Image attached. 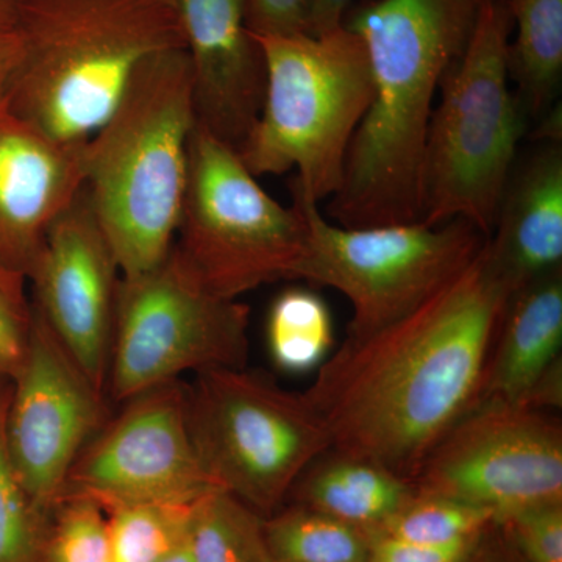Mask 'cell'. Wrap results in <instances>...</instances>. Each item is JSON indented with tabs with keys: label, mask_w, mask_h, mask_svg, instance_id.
Segmentation results:
<instances>
[{
	"label": "cell",
	"mask_w": 562,
	"mask_h": 562,
	"mask_svg": "<svg viewBox=\"0 0 562 562\" xmlns=\"http://www.w3.org/2000/svg\"><path fill=\"white\" fill-rule=\"evenodd\" d=\"M506 2H512V0H506Z\"/></svg>",
	"instance_id": "obj_37"
},
{
	"label": "cell",
	"mask_w": 562,
	"mask_h": 562,
	"mask_svg": "<svg viewBox=\"0 0 562 562\" xmlns=\"http://www.w3.org/2000/svg\"><path fill=\"white\" fill-rule=\"evenodd\" d=\"M495 514L562 502V422L557 412L482 403L425 458L413 480Z\"/></svg>",
	"instance_id": "obj_11"
},
{
	"label": "cell",
	"mask_w": 562,
	"mask_h": 562,
	"mask_svg": "<svg viewBox=\"0 0 562 562\" xmlns=\"http://www.w3.org/2000/svg\"><path fill=\"white\" fill-rule=\"evenodd\" d=\"M462 562H527L508 538L498 520L480 535L471 553Z\"/></svg>",
	"instance_id": "obj_33"
},
{
	"label": "cell",
	"mask_w": 562,
	"mask_h": 562,
	"mask_svg": "<svg viewBox=\"0 0 562 562\" xmlns=\"http://www.w3.org/2000/svg\"><path fill=\"white\" fill-rule=\"evenodd\" d=\"M198 125L187 49L154 55L81 149L83 187L124 279L171 251Z\"/></svg>",
	"instance_id": "obj_3"
},
{
	"label": "cell",
	"mask_w": 562,
	"mask_h": 562,
	"mask_svg": "<svg viewBox=\"0 0 562 562\" xmlns=\"http://www.w3.org/2000/svg\"><path fill=\"white\" fill-rule=\"evenodd\" d=\"M161 562H192L191 552H190V539L184 543L181 549L177 550L176 553H172L171 557L166 558Z\"/></svg>",
	"instance_id": "obj_35"
},
{
	"label": "cell",
	"mask_w": 562,
	"mask_h": 562,
	"mask_svg": "<svg viewBox=\"0 0 562 562\" xmlns=\"http://www.w3.org/2000/svg\"><path fill=\"white\" fill-rule=\"evenodd\" d=\"M494 520L495 514L482 506L416 491L401 512L372 531L402 541L443 546L476 538Z\"/></svg>",
	"instance_id": "obj_25"
},
{
	"label": "cell",
	"mask_w": 562,
	"mask_h": 562,
	"mask_svg": "<svg viewBox=\"0 0 562 562\" xmlns=\"http://www.w3.org/2000/svg\"><path fill=\"white\" fill-rule=\"evenodd\" d=\"M308 239L291 280L330 286L349 299V338L369 335L419 308L468 268L486 236L464 220L441 225L347 228L292 188Z\"/></svg>",
	"instance_id": "obj_9"
},
{
	"label": "cell",
	"mask_w": 562,
	"mask_h": 562,
	"mask_svg": "<svg viewBox=\"0 0 562 562\" xmlns=\"http://www.w3.org/2000/svg\"><path fill=\"white\" fill-rule=\"evenodd\" d=\"M11 380L9 376L0 375V409L9 402Z\"/></svg>",
	"instance_id": "obj_36"
},
{
	"label": "cell",
	"mask_w": 562,
	"mask_h": 562,
	"mask_svg": "<svg viewBox=\"0 0 562 562\" xmlns=\"http://www.w3.org/2000/svg\"><path fill=\"white\" fill-rule=\"evenodd\" d=\"M262 528L276 562H369L371 532L299 503L266 517Z\"/></svg>",
	"instance_id": "obj_22"
},
{
	"label": "cell",
	"mask_w": 562,
	"mask_h": 562,
	"mask_svg": "<svg viewBox=\"0 0 562 562\" xmlns=\"http://www.w3.org/2000/svg\"><path fill=\"white\" fill-rule=\"evenodd\" d=\"M295 503L366 531L392 519L416 487L376 462L328 450L292 487Z\"/></svg>",
	"instance_id": "obj_19"
},
{
	"label": "cell",
	"mask_w": 562,
	"mask_h": 562,
	"mask_svg": "<svg viewBox=\"0 0 562 562\" xmlns=\"http://www.w3.org/2000/svg\"><path fill=\"white\" fill-rule=\"evenodd\" d=\"M484 243L471 265L419 308L347 336L303 392L331 450L414 476L479 402L495 333L513 294Z\"/></svg>",
	"instance_id": "obj_1"
},
{
	"label": "cell",
	"mask_w": 562,
	"mask_h": 562,
	"mask_svg": "<svg viewBox=\"0 0 562 562\" xmlns=\"http://www.w3.org/2000/svg\"><path fill=\"white\" fill-rule=\"evenodd\" d=\"M102 408L101 392L33 310L27 351L11 376L3 432L22 490L41 512L52 514L61 501Z\"/></svg>",
	"instance_id": "obj_13"
},
{
	"label": "cell",
	"mask_w": 562,
	"mask_h": 562,
	"mask_svg": "<svg viewBox=\"0 0 562 562\" xmlns=\"http://www.w3.org/2000/svg\"><path fill=\"white\" fill-rule=\"evenodd\" d=\"M262 520L265 517L228 492H210L192 509V562H276Z\"/></svg>",
	"instance_id": "obj_23"
},
{
	"label": "cell",
	"mask_w": 562,
	"mask_h": 562,
	"mask_svg": "<svg viewBox=\"0 0 562 562\" xmlns=\"http://www.w3.org/2000/svg\"><path fill=\"white\" fill-rule=\"evenodd\" d=\"M216 490L192 443L184 384L172 382L125 402L81 450L63 497L85 495L106 512L132 503L191 505Z\"/></svg>",
	"instance_id": "obj_12"
},
{
	"label": "cell",
	"mask_w": 562,
	"mask_h": 562,
	"mask_svg": "<svg viewBox=\"0 0 562 562\" xmlns=\"http://www.w3.org/2000/svg\"><path fill=\"white\" fill-rule=\"evenodd\" d=\"M16 2L22 54L5 102L61 143H87L144 61L187 49L176 0Z\"/></svg>",
	"instance_id": "obj_4"
},
{
	"label": "cell",
	"mask_w": 562,
	"mask_h": 562,
	"mask_svg": "<svg viewBox=\"0 0 562 562\" xmlns=\"http://www.w3.org/2000/svg\"><path fill=\"white\" fill-rule=\"evenodd\" d=\"M83 144L50 138L0 101V271L27 281L52 222L83 188Z\"/></svg>",
	"instance_id": "obj_15"
},
{
	"label": "cell",
	"mask_w": 562,
	"mask_h": 562,
	"mask_svg": "<svg viewBox=\"0 0 562 562\" xmlns=\"http://www.w3.org/2000/svg\"><path fill=\"white\" fill-rule=\"evenodd\" d=\"M357 0H312L310 7V35H325L342 27L344 20Z\"/></svg>",
	"instance_id": "obj_34"
},
{
	"label": "cell",
	"mask_w": 562,
	"mask_h": 562,
	"mask_svg": "<svg viewBox=\"0 0 562 562\" xmlns=\"http://www.w3.org/2000/svg\"><path fill=\"white\" fill-rule=\"evenodd\" d=\"M25 280L0 271V375L20 368L31 339L33 310L24 292Z\"/></svg>",
	"instance_id": "obj_29"
},
{
	"label": "cell",
	"mask_w": 562,
	"mask_h": 562,
	"mask_svg": "<svg viewBox=\"0 0 562 562\" xmlns=\"http://www.w3.org/2000/svg\"><path fill=\"white\" fill-rule=\"evenodd\" d=\"M195 503H132L106 509L111 562H161L171 557L190 539Z\"/></svg>",
	"instance_id": "obj_24"
},
{
	"label": "cell",
	"mask_w": 562,
	"mask_h": 562,
	"mask_svg": "<svg viewBox=\"0 0 562 562\" xmlns=\"http://www.w3.org/2000/svg\"><path fill=\"white\" fill-rule=\"evenodd\" d=\"M184 391L188 427L206 475L265 519L331 450L330 432L305 394L271 376L211 369L195 373Z\"/></svg>",
	"instance_id": "obj_7"
},
{
	"label": "cell",
	"mask_w": 562,
	"mask_h": 562,
	"mask_svg": "<svg viewBox=\"0 0 562 562\" xmlns=\"http://www.w3.org/2000/svg\"><path fill=\"white\" fill-rule=\"evenodd\" d=\"M46 562H111L105 509L85 495H65L55 506Z\"/></svg>",
	"instance_id": "obj_27"
},
{
	"label": "cell",
	"mask_w": 562,
	"mask_h": 562,
	"mask_svg": "<svg viewBox=\"0 0 562 562\" xmlns=\"http://www.w3.org/2000/svg\"><path fill=\"white\" fill-rule=\"evenodd\" d=\"M527 562H562V502L538 503L498 517Z\"/></svg>",
	"instance_id": "obj_28"
},
{
	"label": "cell",
	"mask_w": 562,
	"mask_h": 562,
	"mask_svg": "<svg viewBox=\"0 0 562 562\" xmlns=\"http://www.w3.org/2000/svg\"><path fill=\"white\" fill-rule=\"evenodd\" d=\"M122 273L85 187L46 233L32 306L98 392L109 383Z\"/></svg>",
	"instance_id": "obj_14"
},
{
	"label": "cell",
	"mask_w": 562,
	"mask_h": 562,
	"mask_svg": "<svg viewBox=\"0 0 562 562\" xmlns=\"http://www.w3.org/2000/svg\"><path fill=\"white\" fill-rule=\"evenodd\" d=\"M5 409H0V562H46L52 514L33 505L13 471L3 432Z\"/></svg>",
	"instance_id": "obj_26"
},
{
	"label": "cell",
	"mask_w": 562,
	"mask_h": 562,
	"mask_svg": "<svg viewBox=\"0 0 562 562\" xmlns=\"http://www.w3.org/2000/svg\"><path fill=\"white\" fill-rule=\"evenodd\" d=\"M22 54L20 13L16 0H0V101L5 99L10 81Z\"/></svg>",
	"instance_id": "obj_32"
},
{
	"label": "cell",
	"mask_w": 562,
	"mask_h": 562,
	"mask_svg": "<svg viewBox=\"0 0 562 562\" xmlns=\"http://www.w3.org/2000/svg\"><path fill=\"white\" fill-rule=\"evenodd\" d=\"M509 79L528 116L552 106L562 77V0H512Z\"/></svg>",
	"instance_id": "obj_20"
},
{
	"label": "cell",
	"mask_w": 562,
	"mask_h": 562,
	"mask_svg": "<svg viewBox=\"0 0 562 562\" xmlns=\"http://www.w3.org/2000/svg\"><path fill=\"white\" fill-rule=\"evenodd\" d=\"M371 532L369 562H462L471 553L480 535L469 541L428 546Z\"/></svg>",
	"instance_id": "obj_31"
},
{
	"label": "cell",
	"mask_w": 562,
	"mask_h": 562,
	"mask_svg": "<svg viewBox=\"0 0 562 562\" xmlns=\"http://www.w3.org/2000/svg\"><path fill=\"white\" fill-rule=\"evenodd\" d=\"M265 60V98L238 154L255 177L297 171L292 188L331 199L372 101L368 52L357 33L254 36Z\"/></svg>",
	"instance_id": "obj_5"
},
{
	"label": "cell",
	"mask_w": 562,
	"mask_h": 562,
	"mask_svg": "<svg viewBox=\"0 0 562 562\" xmlns=\"http://www.w3.org/2000/svg\"><path fill=\"white\" fill-rule=\"evenodd\" d=\"M327 302L310 288L292 286L276 295L266 319V339L281 372L319 369L330 357L335 331Z\"/></svg>",
	"instance_id": "obj_21"
},
{
	"label": "cell",
	"mask_w": 562,
	"mask_h": 562,
	"mask_svg": "<svg viewBox=\"0 0 562 562\" xmlns=\"http://www.w3.org/2000/svg\"><path fill=\"white\" fill-rule=\"evenodd\" d=\"M487 246L513 291L562 271L561 143L517 157Z\"/></svg>",
	"instance_id": "obj_17"
},
{
	"label": "cell",
	"mask_w": 562,
	"mask_h": 562,
	"mask_svg": "<svg viewBox=\"0 0 562 562\" xmlns=\"http://www.w3.org/2000/svg\"><path fill=\"white\" fill-rule=\"evenodd\" d=\"M306 239L302 211L262 190L238 150L198 122L173 241L195 279L211 294L239 301L262 284L291 280Z\"/></svg>",
	"instance_id": "obj_8"
},
{
	"label": "cell",
	"mask_w": 562,
	"mask_h": 562,
	"mask_svg": "<svg viewBox=\"0 0 562 562\" xmlns=\"http://www.w3.org/2000/svg\"><path fill=\"white\" fill-rule=\"evenodd\" d=\"M513 27L509 2L482 0L468 47L443 76L425 147L424 224L464 220L486 238L494 231L528 127L509 85Z\"/></svg>",
	"instance_id": "obj_6"
},
{
	"label": "cell",
	"mask_w": 562,
	"mask_h": 562,
	"mask_svg": "<svg viewBox=\"0 0 562 562\" xmlns=\"http://www.w3.org/2000/svg\"><path fill=\"white\" fill-rule=\"evenodd\" d=\"M562 271L514 291L503 313L479 402L528 406L536 387L562 362ZM475 406V408H476Z\"/></svg>",
	"instance_id": "obj_18"
},
{
	"label": "cell",
	"mask_w": 562,
	"mask_h": 562,
	"mask_svg": "<svg viewBox=\"0 0 562 562\" xmlns=\"http://www.w3.org/2000/svg\"><path fill=\"white\" fill-rule=\"evenodd\" d=\"M194 79L198 122L236 150L265 98V60L243 0H176Z\"/></svg>",
	"instance_id": "obj_16"
},
{
	"label": "cell",
	"mask_w": 562,
	"mask_h": 562,
	"mask_svg": "<svg viewBox=\"0 0 562 562\" xmlns=\"http://www.w3.org/2000/svg\"><path fill=\"white\" fill-rule=\"evenodd\" d=\"M310 7L312 0H243L254 36L310 35Z\"/></svg>",
	"instance_id": "obj_30"
},
{
	"label": "cell",
	"mask_w": 562,
	"mask_h": 562,
	"mask_svg": "<svg viewBox=\"0 0 562 562\" xmlns=\"http://www.w3.org/2000/svg\"><path fill=\"white\" fill-rule=\"evenodd\" d=\"M482 0H361L344 27L368 52L372 101L347 150L331 222L347 228L420 222L436 95L468 47Z\"/></svg>",
	"instance_id": "obj_2"
},
{
	"label": "cell",
	"mask_w": 562,
	"mask_h": 562,
	"mask_svg": "<svg viewBox=\"0 0 562 562\" xmlns=\"http://www.w3.org/2000/svg\"><path fill=\"white\" fill-rule=\"evenodd\" d=\"M249 317L246 303L211 294L172 246L157 268L121 279L111 397L125 403L183 373L246 368Z\"/></svg>",
	"instance_id": "obj_10"
}]
</instances>
